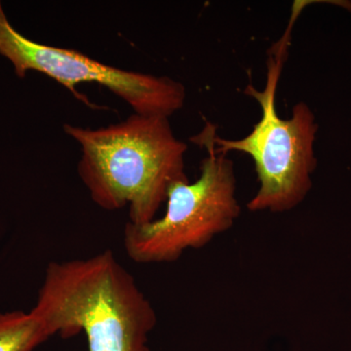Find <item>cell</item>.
Listing matches in <instances>:
<instances>
[{
  "label": "cell",
  "mask_w": 351,
  "mask_h": 351,
  "mask_svg": "<svg viewBox=\"0 0 351 351\" xmlns=\"http://www.w3.org/2000/svg\"><path fill=\"white\" fill-rule=\"evenodd\" d=\"M64 131L82 147L77 172L95 204L107 211L128 207L129 223L156 219L184 171L188 145L176 137L169 119L133 113L117 124Z\"/></svg>",
  "instance_id": "obj_1"
},
{
  "label": "cell",
  "mask_w": 351,
  "mask_h": 351,
  "mask_svg": "<svg viewBox=\"0 0 351 351\" xmlns=\"http://www.w3.org/2000/svg\"><path fill=\"white\" fill-rule=\"evenodd\" d=\"M32 313L51 336L86 335L89 351H149L157 316L112 251L51 262Z\"/></svg>",
  "instance_id": "obj_2"
},
{
  "label": "cell",
  "mask_w": 351,
  "mask_h": 351,
  "mask_svg": "<svg viewBox=\"0 0 351 351\" xmlns=\"http://www.w3.org/2000/svg\"><path fill=\"white\" fill-rule=\"evenodd\" d=\"M287 45L283 41L270 58L265 89L258 91L251 83L245 88L244 93L255 99L263 112L250 134L228 140L217 135L215 127L212 130L217 152H243L253 159L260 186L247 203L252 212L284 213L299 206L313 189L317 167L314 143L318 123L311 108L304 101L298 103L288 119H281L276 110V88Z\"/></svg>",
  "instance_id": "obj_3"
},
{
  "label": "cell",
  "mask_w": 351,
  "mask_h": 351,
  "mask_svg": "<svg viewBox=\"0 0 351 351\" xmlns=\"http://www.w3.org/2000/svg\"><path fill=\"white\" fill-rule=\"evenodd\" d=\"M207 123L193 142L207 149L195 182H176L168 191L165 214L144 225L127 223L123 246L137 263H174L189 249L204 248L239 218L234 163L215 149Z\"/></svg>",
  "instance_id": "obj_4"
},
{
  "label": "cell",
  "mask_w": 351,
  "mask_h": 351,
  "mask_svg": "<svg viewBox=\"0 0 351 351\" xmlns=\"http://www.w3.org/2000/svg\"><path fill=\"white\" fill-rule=\"evenodd\" d=\"M0 55L12 64L16 75L38 71L68 88L77 99L82 83H98L126 101L134 113L169 117L184 107L186 90L169 76L135 73L108 66L78 52L45 45L20 34L9 22L0 2Z\"/></svg>",
  "instance_id": "obj_5"
},
{
  "label": "cell",
  "mask_w": 351,
  "mask_h": 351,
  "mask_svg": "<svg viewBox=\"0 0 351 351\" xmlns=\"http://www.w3.org/2000/svg\"><path fill=\"white\" fill-rule=\"evenodd\" d=\"M51 337L43 321L32 311L0 313V351H32Z\"/></svg>",
  "instance_id": "obj_6"
}]
</instances>
